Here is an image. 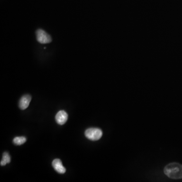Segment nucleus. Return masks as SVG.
<instances>
[{
	"label": "nucleus",
	"instance_id": "f257e3e1",
	"mask_svg": "<svg viewBox=\"0 0 182 182\" xmlns=\"http://www.w3.org/2000/svg\"><path fill=\"white\" fill-rule=\"evenodd\" d=\"M164 172L168 178L172 179H182V165L173 162L166 165L164 168Z\"/></svg>",
	"mask_w": 182,
	"mask_h": 182
},
{
	"label": "nucleus",
	"instance_id": "f03ea898",
	"mask_svg": "<svg viewBox=\"0 0 182 182\" xmlns=\"http://www.w3.org/2000/svg\"><path fill=\"white\" fill-rule=\"evenodd\" d=\"M85 136L92 141H97L102 137L103 133L99 128H89L85 131Z\"/></svg>",
	"mask_w": 182,
	"mask_h": 182
},
{
	"label": "nucleus",
	"instance_id": "7ed1b4c3",
	"mask_svg": "<svg viewBox=\"0 0 182 182\" xmlns=\"http://www.w3.org/2000/svg\"><path fill=\"white\" fill-rule=\"evenodd\" d=\"M36 36L37 41L40 43L46 44L52 42L51 37L45 30L41 29H39L37 30Z\"/></svg>",
	"mask_w": 182,
	"mask_h": 182
},
{
	"label": "nucleus",
	"instance_id": "20e7f679",
	"mask_svg": "<svg viewBox=\"0 0 182 182\" xmlns=\"http://www.w3.org/2000/svg\"><path fill=\"white\" fill-rule=\"evenodd\" d=\"M32 100V97L29 95H25L22 96L19 102V106L21 110H25L29 107Z\"/></svg>",
	"mask_w": 182,
	"mask_h": 182
},
{
	"label": "nucleus",
	"instance_id": "39448f33",
	"mask_svg": "<svg viewBox=\"0 0 182 182\" xmlns=\"http://www.w3.org/2000/svg\"><path fill=\"white\" fill-rule=\"evenodd\" d=\"M68 114L65 111L61 110L58 112L55 117V119L58 124L63 125L68 121Z\"/></svg>",
	"mask_w": 182,
	"mask_h": 182
},
{
	"label": "nucleus",
	"instance_id": "423d86ee",
	"mask_svg": "<svg viewBox=\"0 0 182 182\" xmlns=\"http://www.w3.org/2000/svg\"><path fill=\"white\" fill-rule=\"evenodd\" d=\"M52 166L54 169L58 173L63 174L66 172V169L64 167L61 161L59 159H55L52 162Z\"/></svg>",
	"mask_w": 182,
	"mask_h": 182
},
{
	"label": "nucleus",
	"instance_id": "0eeeda50",
	"mask_svg": "<svg viewBox=\"0 0 182 182\" xmlns=\"http://www.w3.org/2000/svg\"><path fill=\"white\" fill-rule=\"evenodd\" d=\"M11 162V157L8 152H5L3 153V158L1 161V165L4 166L6 164H9Z\"/></svg>",
	"mask_w": 182,
	"mask_h": 182
},
{
	"label": "nucleus",
	"instance_id": "6e6552de",
	"mask_svg": "<svg viewBox=\"0 0 182 182\" xmlns=\"http://www.w3.org/2000/svg\"><path fill=\"white\" fill-rule=\"evenodd\" d=\"M26 139L25 137H17L13 139V143L17 145H21L25 143Z\"/></svg>",
	"mask_w": 182,
	"mask_h": 182
}]
</instances>
